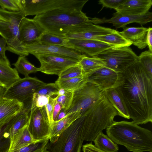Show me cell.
I'll return each mask as SVG.
<instances>
[{"label":"cell","instance_id":"cell-1","mask_svg":"<svg viewBox=\"0 0 152 152\" xmlns=\"http://www.w3.org/2000/svg\"><path fill=\"white\" fill-rule=\"evenodd\" d=\"M119 87L130 118L138 125L152 122V77L137 61L123 73Z\"/></svg>","mask_w":152,"mask_h":152},{"label":"cell","instance_id":"cell-2","mask_svg":"<svg viewBox=\"0 0 152 152\" xmlns=\"http://www.w3.org/2000/svg\"><path fill=\"white\" fill-rule=\"evenodd\" d=\"M106 130L107 136L115 144L132 152H152V132L132 121H114Z\"/></svg>","mask_w":152,"mask_h":152},{"label":"cell","instance_id":"cell-3","mask_svg":"<svg viewBox=\"0 0 152 152\" xmlns=\"http://www.w3.org/2000/svg\"><path fill=\"white\" fill-rule=\"evenodd\" d=\"M33 19L46 31L62 36L75 26L90 21L82 10L73 7L55 9L35 15Z\"/></svg>","mask_w":152,"mask_h":152},{"label":"cell","instance_id":"cell-4","mask_svg":"<svg viewBox=\"0 0 152 152\" xmlns=\"http://www.w3.org/2000/svg\"><path fill=\"white\" fill-rule=\"evenodd\" d=\"M81 115L83 117L82 136L84 141L92 142L101 132L107 128L118 115L104 92L102 96Z\"/></svg>","mask_w":152,"mask_h":152},{"label":"cell","instance_id":"cell-5","mask_svg":"<svg viewBox=\"0 0 152 152\" xmlns=\"http://www.w3.org/2000/svg\"><path fill=\"white\" fill-rule=\"evenodd\" d=\"M0 15L8 20L0 22V35L6 40L7 50L19 56H28L21 46L19 25L24 17L20 11H10L0 8Z\"/></svg>","mask_w":152,"mask_h":152},{"label":"cell","instance_id":"cell-6","mask_svg":"<svg viewBox=\"0 0 152 152\" xmlns=\"http://www.w3.org/2000/svg\"><path fill=\"white\" fill-rule=\"evenodd\" d=\"M93 56L103 61L105 67L121 73L137 62L138 57L129 47L110 48Z\"/></svg>","mask_w":152,"mask_h":152},{"label":"cell","instance_id":"cell-7","mask_svg":"<svg viewBox=\"0 0 152 152\" xmlns=\"http://www.w3.org/2000/svg\"><path fill=\"white\" fill-rule=\"evenodd\" d=\"M83 117L74 121L49 147L51 152H80L84 141L82 136Z\"/></svg>","mask_w":152,"mask_h":152},{"label":"cell","instance_id":"cell-8","mask_svg":"<svg viewBox=\"0 0 152 152\" xmlns=\"http://www.w3.org/2000/svg\"><path fill=\"white\" fill-rule=\"evenodd\" d=\"M88 0H19L20 12L24 17L37 15L60 8L82 10Z\"/></svg>","mask_w":152,"mask_h":152},{"label":"cell","instance_id":"cell-9","mask_svg":"<svg viewBox=\"0 0 152 152\" xmlns=\"http://www.w3.org/2000/svg\"><path fill=\"white\" fill-rule=\"evenodd\" d=\"M46 84L36 77L29 76L20 78L5 90L3 97L24 104Z\"/></svg>","mask_w":152,"mask_h":152},{"label":"cell","instance_id":"cell-10","mask_svg":"<svg viewBox=\"0 0 152 152\" xmlns=\"http://www.w3.org/2000/svg\"><path fill=\"white\" fill-rule=\"evenodd\" d=\"M103 93L95 84L87 82L74 92L72 102L66 112V114L78 111L82 114L102 96Z\"/></svg>","mask_w":152,"mask_h":152},{"label":"cell","instance_id":"cell-11","mask_svg":"<svg viewBox=\"0 0 152 152\" xmlns=\"http://www.w3.org/2000/svg\"><path fill=\"white\" fill-rule=\"evenodd\" d=\"M30 111L28 129L34 139L40 142L49 140L51 127L45 106Z\"/></svg>","mask_w":152,"mask_h":152},{"label":"cell","instance_id":"cell-12","mask_svg":"<svg viewBox=\"0 0 152 152\" xmlns=\"http://www.w3.org/2000/svg\"><path fill=\"white\" fill-rule=\"evenodd\" d=\"M35 56L40 64L39 71L58 76L69 67L78 64L79 60L64 56L51 54H42Z\"/></svg>","mask_w":152,"mask_h":152},{"label":"cell","instance_id":"cell-13","mask_svg":"<svg viewBox=\"0 0 152 152\" xmlns=\"http://www.w3.org/2000/svg\"><path fill=\"white\" fill-rule=\"evenodd\" d=\"M87 81L95 84L102 91L120 87L123 84V73H118L105 66L100 68L87 76Z\"/></svg>","mask_w":152,"mask_h":152},{"label":"cell","instance_id":"cell-14","mask_svg":"<svg viewBox=\"0 0 152 152\" xmlns=\"http://www.w3.org/2000/svg\"><path fill=\"white\" fill-rule=\"evenodd\" d=\"M24 52L34 56L42 54H51L67 56L80 60L86 56L72 48L58 45L42 44L39 42L22 46Z\"/></svg>","mask_w":152,"mask_h":152},{"label":"cell","instance_id":"cell-15","mask_svg":"<svg viewBox=\"0 0 152 152\" xmlns=\"http://www.w3.org/2000/svg\"><path fill=\"white\" fill-rule=\"evenodd\" d=\"M115 30L94 25L91 21L77 25L64 36L69 39H91L94 37L110 34Z\"/></svg>","mask_w":152,"mask_h":152},{"label":"cell","instance_id":"cell-16","mask_svg":"<svg viewBox=\"0 0 152 152\" xmlns=\"http://www.w3.org/2000/svg\"><path fill=\"white\" fill-rule=\"evenodd\" d=\"M94 25L104 23H110L116 28H124L126 26L133 23H138L141 25H145L152 21V13L148 12L147 13L140 15H121L115 13L110 19L94 18L90 20Z\"/></svg>","mask_w":152,"mask_h":152},{"label":"cell","instance_id":"cell-17","mask_svg":"<svg viewBox=\"0 0 152 152\" xmlns=\"http://www.w3.org/2000/svg\"><path fill=\"white\" fill-rule=\"evenodd\" d=\"M20 39L21 46L38 42L45 31L34 20L23 17L19 25Z\"/></svg>","mask_w":152,"mask_h":152},{"label":"cell","instance_id":"cell-18","mask_svg":"<svg viewBox=\"0 0 152 152\" xmlns=\"http://www.w3.org/2000/svg\"><path fill=\"white\" fill-rule=\"evenodd\" d=\"M68 47L88 56L97 55L108 48H114L110 45L95 39H69Z\"/></svg>","mask_w":152,"mask_h":152},{"label":"cell","instance_id":"cell-19","mask_svg":"<svg viewBox=\"0 0 152 152\" xmlns=\"http://www.w3.org/2000/svg\"><path fill=\"white\" fill-rule=\"evenodd\" d=\"M24 107L23 103L3 97L0 98V131Z\"/></svg>","mask_w":152,"mask_h":152},{"label":"cell","instance_id":"cell-20","mask_svg":"<svg viewBox=\"0 0 152 152\" xmlns=\"http://www.w3.org/2000/svg\"><path fill=\"white\" fill-rule=\"evenodd\" d=\"M152 5L151 0H126L115 10L117 14L140 15L149 12Z\"/></svg>","mask_w":152,"mask_h":152},{"label":"cell","instance_id":"cell-21","mask_svg":"<svg viewBox=\"0 0 152 152\" xmlns=\"http://www.w3.org/2000/svg\"><path fill=\"white\" fill-rule=\"evenodd\" d=\"M39 142H41L34 139L28 129V123L14 135L10 141L9 147L7 152H13L32 144Z\"/></svg>","mask_w":152,"mask_h":152},{"label":"cell","instance_id":"cell-22","mask_svg":"<svg viewBox=\"0 0 152 152\" xmlns=\"http://www.w3.org/2000/svg\"><path fill=\"white\" fill-rule=\"evenodd\" d=\"M104 93L111 105L116 110L118 115L130 118L127 108L120 87L106 90Z\"/></svg>","mask_w":152,"mask_h":152},{"label":"cell","instance_id":"cell-23","mask_svg":"<svg viewBox=\"0 0 152 152\" xmlns=\"http://www.w3.org/2000/svg\"><path fill=\"white\" fill-rule=\"evenodd\" d=\"M148 28L140 27H127L123 28V30L119 32L125 38L130 41L132 45L140 49L145 48L148 45L146 37Z\"/></svg>","mask_w":152,"mask_h":152},{"label":"cell","instance_id":"cell-24","mask_svg":"<svg viewBox=\"0 0 152 152\" xmlns=\"http://www.w3.org/2000/svg\"><path fill=\"white\" fill-rule=\"evenodd\" d=\"M81 115L80 111H76L68 113L61 120L54 121L51 128L49 139L50 144L55 142L60 134L74 121L80 118Z\"/></svg>","mask_w":152,"mask_h":152},{"label":"cell","instance_id":"cell-25","mask_svg":"<svg viewBox=\"0 0 152 152\" xmlns=\"http://www.w3.org/2000/svg\"><path fill=\"white\" fill-rule=\"evenodd\" d=\"M20 78L16 69L11 67L9 60L0 56V87L6 90Z\"/></svg>","mask_w":152,"mask_h":152},{"label":"cell","instance_id":"cell-26","mask_svg":"<svg viewBox=\"0 0 152 152\" xmlns=\"http://www.w3.org/2000/svg\"><path fill=\"white\" fill-rule=\"evenodd\" d=\"M30 111V109L24 107L21 112L7 124L9 128L8 133L10 141L16 133L28 123L29 119L28 113Z\"/></svg>","mask_w":152,"mask_h":152},{"label":"cell","instance_id":"cell-27","mask_svg":"<svg viewBox=\"0 0 152 152\" xmlns=\"http://www.w3.org/2000/svg\"><path fill=\"white\" fill-rule=\"evenodd\" d=\"M93 39L110 45L114 48L129 47L132 45L130 41L123 36L119 32L116 30L109 34L95 37Z\"/></svg>","mask_w":152,"mask_h":152},{"label":"cell","instance_id":"cell-28","mask_svg":"<svg viewBox=\"0 0 152 152\" xmlns=\"http://www.w3.org/2000/svg\"><path fill=\"white\" fill-rule=\"evenodd\" d=\"M84 75L87 76L93 72L105 66L104 62L100 59L93 57L85 56L79 62Z\"/></svg>","mask_w":152,"mask_h":152},{"label":"cell","instance_id":"cell-29","mask_svg":"<svg viewBox=\"0 0 152 152\" xmlns=\"http://www.w3.org/2000/svg\"><path fill=\"white\" fill-rule=\"evenodd\" d=\"M93 141L94 146L104 152H118L119 150L117 145L102 131L97 135Z\"/></svg>","mask_w":152,"mask_h":152},{"label":"cell","instance_id":"cell-30","mask_svg":"<svg viewBox=\"0 0 152 152\" xmlns=\"http://www.w3.org/2000/svg\"><path fill=\"white\" fill-rule=\"evenodd\" d=\"M86 76L66 79H58L55 83L59 88L74 92L83 87L87 82Z\"/></svg>","mask_w":152,"mask_h":152},{"label":"cell","instance_id":"cell-31","mask_svg":"<svg viewBox=\"0 0 152 152\" xmlns=\"http://www.w3.org/2000/svg\"><path fill=\"white\" fill-rule=\"evenodd\" d=\"M26 56H19L16 61L12 65L15 66L18 73L24 75L25 77H27L29 74L39 71V69L30 62Z\"/></svg>","mask_w":152,"mask_h":152},{"label":"cell","instance_id":"cell-32","mask_svg":"<svg viewBox=\"0 0 152 152\" xmlns=\"http://www.w3.org/2000/svg\"><path fill=\"white\" fill-rule=\"evenodd\" d=\"M68 39L64 36L56 35L45 31L40 37L38 42L43 45L68 47Z\"/></svg>","mask_w":152,"mask_h":152},{"label":"cell","instance_id":"cell-33","mask_svg":"<svg viewBox=\"0 0 152 152\" xmlns=\"http://www.w3.org/2000/svg\"><path fill=\"white\" fill-rule=\"evenodd\" d=\"M85 76L83 72L80 65L78 64L67 68L58 76V79L63 80L76 77H80Z\"/></svg>","mask_w":152,"mask_h":152},{"label":"cell","instance_id":"cell-34","mask_svg":"<svg viewBox=\"0 0 152 152\" xmlns=\"http://www.w3.org/2000/svg\"><path fill=\"white\" fill-rule=\"evenodd\" d=\"M138 56V62L147 74L152 77V52L149 50L145 51Z\"/></svg>","mask_w":152,"mask_h":152},{"label":"cell","instance_id":"cell-35","mask_svg":"<svg viewBox=\"0 0 152 152\" xmlns=\"http://www.w3.org/2000/svg\"><path fill=\"white\" fill-rule=\"evenodd\" d=\"M59 89L55 83H47L36 93L40 95L55 98L57 96V93Z\"/></svg>","mask_w":152,"mask_h":152},{"label":"cell","instance_id":"cell-36","mask_svg":"<svg viewBox=\"0 0 152 152\" xmlns=\"http://www.w3.org/2000/svg\"><path fill=\"white\" fill-rule=\"evenodd\" d=\"M74 92L69 91L65 94L57 96L56 97V103L60 104L62 105L61 110L66 112L69 108L72 102Z\"/></svg>","mask_w":152,"mask_h":152},{"label":"cell","instance_id":"cell-37","mask_svg":"<svg viewBox=\"0 0 152 152\" xmlns=\"http://www.w3.org/2000/svg\"><path fill=\"white\" fill-rule=\"evenodd\" d=\"M50 97L39 95L36 93H34L31 99L30 110L45 106L48 103Z\"/></svg>","mask_w":152,"mask_h":152},{"label":"cell","instance_id":"cell-38","mask_svg":"<svg viewBox=\"0 0 152 152\" xmlns=\"http://www.w3.org/2000/svg\"><path fill=\"white\" fill-rule=\"evenodd\" d=\"M1 8L7 10L18 12L20 11L18 0H0Z\"/></svg>","mask_w":152,"mask_h":152},{"label":"cell","instance_id":"cell-39","mask_svg":"<svg viewBox=\"0 0 152 152\" xmlns=\"http://www.w3.org/2000/svg\"><path fill=\"white\" fill-rule=\"evenodd\" d=\"M56 97H50L48 104L45 106L51 128L54 122L53 117L54 108L56 103Z\"/></svg>","mask_w":152,"mask_h":152},{"label":"cell","instance_id":"cell-40","mask_svg":"<svg viewBox=\"0 0 152 152\" xmlns=\"http://www.w3.org/2000/svg\"><path fill=\"white\" fill-rule=\"evenodd\" d=\"M126 0H100L98 1L101 4L102 8L104 7L113 9L115 10Z\"/></svg>","mask_w":152,"mask_h":152},{"label":"cell","instance_id":"cell-41","mask_svg":"<svg viewBox=\"0 0 152 152\" xmlns=\"http://www.w3.org/2000/svg\"><path fill=\"white\" fill-rule=\"evenodd\" d=\"M49 140L32 144L13 152H32L48 144Z\"/></svg>","mask_w":152,"mask_h":152},{"label":"cell","instance_id":"cell-42","mask_svg":"<svg viewBox=\"0 0 152 152\" xmlns=\"http://www.w3.org/2000/svg\"><path fill=\"white\" fill-rule=\"evenodd\" d=\"M7 43L5 40L3 38H0V56L6 60L8 59L5 55V52L7 50Z\"/></svg>","mask_w":152,"mask_h":152},{"label":"cell","instance_id":"cell-43","mask_svg":"<svg viewBox=\"0 0 152 152\" xmlns=\"http://www.w3.org/2000/svg\"><path fill=\"white\" fill-rule=\"evenodd\" d=\"M82 150L83 152H104L97 148L91 143L83 145Z\"/></svg>","mask_w":152,"mask_h":152},{"label":"cell","instance_id":"cell-44","mask_svg":"<svg viewBox=\"0 0 152 152\" xmlns=\"http://www.w3.org/2000/svg\"><path fill=\"white\" fill-rule=\"evenodd\" d=\"M146 41L149 50L152 52V28L151 27L148 28Z\"/></svg>","mask_w":152,"mask_h":152},{"label":"cell","instance_id":"cell-45","mask_svg":"<svg viewBox=\"0 0 152 152\" xmlns=\"http://www.w3.org/2000/svg\"><path fill=\"white\" fill-rule=\"evenodd\" d=\"M61 105L58 103H56L53 110V117L54 121H55L58 114L62 109Z\"/></svg>","mask_w":152,"mask_h":152},{"label":"cell","instance_id":"cell-46","mask_svg":"<svg viewBox=\"0 0 152 152\" xmlns=\"http://www.w3.org/2000/svg\"><path fill=\"white\" fill-rule=\"evenodd\" d=\"M60 112L58 114L55 121H58L61 119H62L64 117H65L67 114L65 111L63 110Z\"/></svg>","mask_w":152,"mask_h":152},{"label":"cell","instance_id":"cell-47","mask_svg":"<svg viewBox=\"0 0 152 152\" xmlns=\"http://www.w3.org/2000/svg\"><path fill=\"white\" fill-rule=\"evenodd\" d=\"M68 91H67L63 88H59L57 93V96L65 95Z\"/></svg>","mask_w":152,"mask_h":152},{"label":"cell","instance_id":"cell-48","mask_svg":"<svg viewBox=\"0 0 152 152\" xmlns=\"http://www.w3.org/2000/svg\"><path fill=\"white\" fill-rule=\"evenodd\" d=\"M6 89L0 87V98L2 97Z\"/></svg>","mask_w":152,"mask_h":152},{"label":"cell","instance_id":"cell-49","mask_svg":"<svg viewBox=\"0 0 152 152\" xmlns=\"http://www.w3.org/2000/svg\"><path fill=\"white\" fill-rule=\"evenodd\" d=\"M8 20L4 18L1 15H0V22L7 21Z\"/></svg>","mask_w":152,"mask_h":152}]
</instances>
